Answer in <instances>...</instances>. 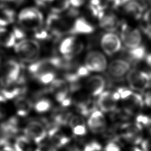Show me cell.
I'll use <instances>...</instances> for the list:
<instances>
[{"label": "cell", "instance_id": "cell-1", "mask_svg": "<svg viewBox=\"0 0 151 151\" xmlns=\"http://www.w3.org/2000/svg\"><path fill=\"white\" fill-rule=\"evenodd\" d=\"M19 24L25 29L37 31L43 25L44 17L42 14L34 7L26 8L22 9L18 15Z\"/></svg>", "mask_w": 151, "mask_h": 151}, {"label": "cell", "instance_id": "cell-2", "mask_svg": "<svg viewBox=\"0 0 151 151\" xmlns=\"http://www.w3.org/2000/svg\"><path fill=\"white\" fill-rule=\"evenodd\" d=\"M14 47L19 58L26 63L35 62L40 55V45L34 40H22Z\"/></svg>", "mask_w": 151, "mask_h": 151}, {"label": "cell", "instance_id": "cell-3", "mask_svg": "<svg viewBox=\"0 0 151 151\" xmlns=\"http://www.w3.org/2000/svg\"><path fill=\"white\" fill-rule=\"evenodd\" d=\"M22 69V66L14 60H8L5 63L2 67L4 84L7 86L14 84H23L25 82V77Z\"/></svg>", "mask_w": 151, "mask_h": 151}, {"label": "cell", "instance_id": "cell-4", "mask_svg": "<svg viewBox=\"0 0 151 151\" xmlns=\"http://www.w3.org/2000/svg\"><path fill=\"white\" fill-rule=\"evenodd\" d=\"M127 81L132 90L143 91L151 86V73L133 69L128 72Z\"/></svg>", "mask_w": 151, "mask_h": 151}, {"label": "cell", "instance_id": "cell-5", "mask_svg": "<svg viewBox=\"0 0 151 151\" xmlns=\"http://www.w3.org/2000/svg\"><path fill=\"white\" fill-rule=\"evenodd\" d=\"M83 48L84 45L80 40L74 36H70L61 41L58 50L64 58L71 60L83 51Z\"/></svg>", "mask_w": 151, "mask_h": 151}, {"label": "cell", "instance_id": "cell-6", "mask_svg": "<svg viewBox=\"0 0 151 151\" xmlns=\"http://www.w3.org/2000/svg\"><path fill=\"white\" fill-rule=\"evenodd\" d=\"M47 28L51 34L59 37L70 31V26L68 21L56 13H52L48 15L46 20Z\"/></svg>", "mask_w": 151, "mask_h": 151}, {"label": "cell", "instance_id": "cell-7", "mask_svg": "<svg viewBox=\"0 0 151 151\" xmlns=\"http://www.w3.org/2000/svg\"><path fill=\"white\" fill-rule=\"evenodd\" d=\"M19 132L17 117L12 116L0 123V147L9 145V141Z\"/></svg>", "mask_w": 151, "mask_h": 151}, {"label": "cell", "instance_id": "cell-8", "mask_svg": "<svg viewBox=\"0 0 151 151\" xmlns=\"http://www.w3.org/2000/svg\"><path fill=\"white\" fill-rule=\"evenodd\" d=\"M84 65L90 71L103 72L107 67V61L105 55L96 50L87 53L84 60Z\"/></svg>", "mask_w": 151, "mask_h": 151}, {"label": "cell", "instance_id": "cell-9", "mask_svg": "<svg viewBox=\"0 0 151 151\" xmlns=\"http://www.w3.org/2000/svg\"><path fill=\"white\" fill-rule=\"evenodd\" d=\"M120 37L124 45L129 49L136 48L142 42V35L139 29L132 28L126 24H123L121 27Z\"/></svg>", "mask_w": 151, "mask_h": 151}, {"label": "cell", "instance_id": "cell-10", "mask_svg": "<svg viewBox=\"0 0 151 151\" xmlns=\"http://www.w3.org/2000/svg\"><path fill=\"white\" fill-rule=\"evenodd\" d=\"M24 133L31 140L40 143L47 136V130L44 125L37 121H30L25 126Z\"/></svg>", "mask_w": 151, "mask_h": 151}, {"label": "cell", "instance_id": "cell-11", "mask_svg": "<svg viewBox=\"0 0 151 151\" xmlns=\"http://www.w3.org/2000/svg\"><path fill=\"white\" fill-rule=\"evenodd\" d=\"M100 45L103 51L111 55L119 51L122 48V41L119 36L112 32L104 34L100 40Z\"/></svg>", "mask_w": 151, "mask_h": 151}, {"label": "cell", "instance_id": "cell-12", "mask_svg": "<svg viewBox=\"0 0 151 151\" xmlns=\"http://www.w3.org/2000/svg\"><path fill=\"white\" fill-rule=\"evenodd\" d=\"M28 70L29 73L35 78L40 74L47 71H54L57 68L54 63L53 57H51L35 61L29 65Z\"/></svg>", "mask_w": 151, "mask_h": 151}, {"label": "cell", "instance_id": "cell-13", "mask_svg": "<svg viewBox=\"0 0 151 151\" xmlns=\"http://www.w3.org/2000/svg\"><path fill=\"white\" fill-rule=\"evenodd\" d=\"M87 126L91 132L98 133L104 130L106 126V120L100 110H94L87 120Z\"/></svg>", "mask_w": 151, "mask_h": 151}, {"label": "cell", "instance_id": "cell-14", "mask_svg": "<svg viewBox=\"0 0 151 151\" xmlns=\"http://www.w3.org/2000/svg\"><path fill=\"white\" fill-rule=\"evenodd\" d=\"M130 64L127 61L116 59L109 64L108 72L111 77L118 78L123 77L130 71Z\"/></svg>", "mask_w": 151, "mask_h": 151}, {"label": "cell", "instance_id": "cell-15", "mask_svg": "<svg viewBox=\"0 0 151 151\" xmlns=\"http://www.w3.org/2000/svg\"><path fill=\"white\" fill-rule=\"evenodd\" d=\"M144 99L135 93H132L128 97L123 100V106L124 110L129 114H134L140 111L144 105Z\"/></svg>", "mask_w": 151, "mask_h": 151}, {"label": "cell", "instance_id": "cell-16", "mask_svg": "<svg viewBox=\"0 0 151 151\" xmlns=\"http://www.w3.org/2000/svg\"><path fill=\"white\" fill-rule=\"evenodd\" d=\"M50 90L53 93L57 101L61 103L68 97L69 88L65 81L62 79H54L50 87Z\"/></svg>", "mask_w": 151, "mask_h": 151}, {"label": "cell", "instance_id": "cell-17", "mask_svg": "<svg viewBox=\"0 0 151 151\" xmlns=\"http://www.w3.org/2000/svg\"><path fill=\"white\" fill-rule=\"evenodd\" d=\"M105 86L104 78L99 75L92 76L87 80L86 84L87 91L93 96H99L104 91Z\"/></svg>", "mask_w": 151, "mask_h": 151}, {"label": "cell", "instance_id": "cell-18", "mask_svg": "<svg viewBox=\"0 0 151 151\" xmlns=\"http://www.w3.org/2000/svg\"><path fill=\"white\" fill-rule=\"evenodd\" d=\"M117 101L113 97L111 92L104 91L99 96L97 105L102 112L107 113L114 110Z\"/></svg>", "mask_w": 151, "mask_h": 151}, {"label": "cell", "instance_id": "cell-19", "mask_svg": "<svg viewBox=\"0 0 151 151\" xmlns=\"http://www.w3.org/2000/svg\"><path fill=\"white\" fill-rule=\"evenodd\" d=\"M94 31V27L84 18H77L71 26L69 33L71 34H88Z\"/></svg>", "mask_w": 151, "mask_h": 151}, {"label": "cell", "instance_id": "cell-20", "mask_svg": "<svg viewBox=\"0 0 151 151\" xmlns=\"http://www.w3.org/2000/svg\"><path fill=\"white\" fill-rule=\"evenodd\" d=\"M99 25L104 29L113 32L117 29L120 25V21L117 17L113 13L104 14L99 18Z\"/></svg>", "mask_w": 151, "mask_h": 151}, {"label": "cell", "instance_id": "cell-21", "mask_svg": "<svg viewBox=\"0 0 151 151\" xmlns=\"http://www.w3.org/2000/svg\"><path fill=\"white\" fill-rule=\"evenodd\" d=\"M14 106L17 114L19 117H25L30 112L32 104L28 98L21 96L15 99Z\"/></svg>", "mask_w": 151, "mask_h": 151}, {"label": "cell", "instance_id": "cell-22", "mask_svg": "<svg viewBox=\"0 0 151 151\" xmlns=\"http://www.w3.org/2000/svg\"><path fill=\"white\" fill-rule=\"evenodd\" d=\"M123 9L124 12L127 14L138 19L142 15L144 11V6L138 1L132 0L124 4Z\"/></svg>", "mask_w": 151, "mask_h": 151}, {"label": "cell", "instance_id": "cell-23", "mask_svg": "<svg viewBox=\"0 0 151 151\" xmlns=\"http://www.w3.org/2000/svg\"><path fill=\"white\" fill-rule=\"evenodd\" d=\"M69 124L72 132L76 136H82L86 134L87 128L83 119L78 116H73L69 120Z\"/></svg>", "mask_w": 151, "mask_h": 151}, {"label": "cell", "instance_id": "cell-24", "mask_svg": "<svg viewBox=\"0 0 151 151\" xmlns=\"http://www.w3.org/2000/svg\"><path fill=\"white\" fill-rule=\"evenodd\" d=\"M58 130L57 128H54L50 130L49 134L53 146L55 147H60L68 143L70 139L67 136L58 133Z\"/></svg>", "mask_w": 151, "mask_h": 151}, {"label": "cell", "instance_id": "cell-25", "mask_svg": "<svg viewBox=\"0 0 151 151\" xmlns=\"http://www.w3.org/2000/svg\"><path fill=\"white\" fill-rule=\"evenodd\" d=\"M0 44L8 48L13 47L15 44L14 34L2 27H0Z\"/></svg>", "mask_w": 151, "mask_h": 151}, {"label": "cell", "instance_id": "cell-26", "mask_svg": "<svg viewBox=\"0 0 151 151\" xmlns=\"http://www.w3.org/2000/svg\"><path fill=\"white\" fill-rule=\"evenodd\" d=\"M31 140L25 135H19L15 137L14 148L15 151H29L31 149Z\"/></svg>", "mask_w": 151, "mask_h": 151}, {"label": "cell", "instance_id": "cell-27", "mask_svg": "<svg viewBox=\"0 0 151 151\" xmlns=\"http://www.w3.org/2000/svg\"><path fill=\"white\" fill-rule=\"evenodd\" d=\"M49 7L52 13H61L67 10L70 6L69 0H49Z\"/></svg>", "mask_w": 151, "mask_h": 151}, {"label": "cell", "instance_id": "cell-28", "mask_svg": "<svg viewBox=\"0 0 151 151\" xmlns=\"http://www.w3.org/2000/svg\"><path fill=\"white\" fill-rule=\"evenodd\" d=\"M127 55L130 60L134 61H139L146 57V48L144 46L139 45L136 48L129 49Z\"/></svg>", "mask_w": 151, "mask_h": 151}, {"label": "cell", "instance_id": "cell-29", "mask_svg": "<svg viewBox=\"0 0 151 151\" xmlns=\"http://www.w3.org/2000/svg\"><path fill=\"white\" fill-rule=\"evenodd\" d=\"M51 107V102L47 99H41L38 100L34 104V109L35 111L39 113H45Z\"/></svg>", "mask_w": 151, "mask_h": 151}, {"label": "cell", "instance_id": "cell-30", "mask_svg": "<svg viewBox=\"0 0 151 151\" xmlns=\"http://www.w3.org/2000/svg\"><path fill=\"white\" fill-rule=\"evenodd\" d=\"M55 74L54 71H47L40 74L35 77V78L41 84H48L51 83V82L55 79Z\"/></svg>", "mask_w": 151, "mask_h": 151}, {"label": "cell", "instance_id": "cell-31", "mask_svg": "<svg viewBox=\"0 0 151 151\" xmlns=\"http://www.w3.org/2000/svg\"><path fill=\"white\" fill-rule=\"evenodd\" d=\"M143 21L146 25V32L149 33L151 31V8L147 10L143 15Z\"/></svg>", "mask_w": 151, "mask_h": 151}, {"label": "cell", "instance_id": "cell-32", "mask_svg": "<svg viewBox=\"0 0 151 151\" xmlns=\"http://www.w3.org/2000/svg\"><path fill=\"white\" fill-rule=\"evenodd\" d=\"M101 145L97 142H91L87 144L84 148L83 151H100Z\"/></svg>", "mask_w": 151, "mask_h": 151}, {"label": "cell", "instance_id": "cell-33", "mask_svg": "<svg viewBox=\"0 0 151 151\" xmlns=\"http://www.w3.org/2000/svg\"><path fill=\"white\" fill-rule=\"evenodd\" d=\"M90 72L89 70L85 65H81L78 67L76 71V74L80 78L88 76Z\"/></svg>", "mask_w": 151, "mask_h": 151}, {"label": "cell", "instance_id": "cell-34", "mask_svg": "<svg viewBox=\"0 0 151 151\" xmlns=\"http://www.w3.org/2000/svg\"><path fill=\"white\" fill-rule=\"evenodd\" d=\"M34 37L38 40H45L49 37V34L48 32L45 30H38L35 32Z\"/></svg>", "mask_w": 151, "mask_h": 151}, {"label": "cell", "instance_id": "cell-35", "mask_svg": "<svg viewBox=\"0 0 151 151\" xmlns=\"http://www.w3.org/2000/svg\"><path fill=\"white\" fill-rule=\"evenodd\" d=\"M12 33L14 34V35L15 39H17V40H21L25 37V32L22 29H21L18 27L14 28Z\"/></svg>", "mask_w": 151, "mask_h": 151}, {"label": "cell", "instance_id": "cell-36", "mask_svg": "<svg viewBox=\"0 0 151 151\" xmlns=\"http://www.w3.org/2000/svg\"><path fill=\"white\" fill-rule=\"evenodd\" d=\"M104 151H120V147L114 142H110L106 146Z\"/></svg>", "mask_w": 151, "mask_h": 151}, {"label": "cell", "instance_id": "cell-37", "mask_svg": "<svg viewBox=\"0 0 151 151\" xmlns=\"http://www.w3.org/2000/svg\"><path fill=\"white\" fill-rule=\"evenodd\" d=\"M70 4L74 8H78L83 5L84 3V0H69Z\"/></svg>", "mask_w": 151, "mask_h": 151}, {"label": "cell", "instance_id": "cell-38", "mask_svg": "<svg viewBox=\"0 0 151 151\" xmlns=\"http://www.w3.org/2000/svg\"><path fill=\"white\" fill-rule=\"evenodd\" d=\"M42 151H56L54 146L50 145H42L40 146Z\"/></svg>", "mask_w": 151, "mask_h": 151}, {"label": "cell", "instance_id": "cell-39", "mask_svg": "<svg viewBox=\"0 0 151 151\" xmlns=\"http://www.w3.org/2000/svg\"><path fill=\"white\" fill-rule=\"evenodd\" d=\"M79 14V11L76 9V8H74L73 7L72 8H71L68 13H67V15L69 17H76Z\"/></svg>", "mask_w": 151, "mask_h": 151}, {"label": "cell", "instance_id": "cell-40", "mask_svg": "<svg viewBox=\"0 0 151 151\" xmlns=\"http://www.w3.org/2000/svg\"><path fill=\"white\" fill-rule=\"evenodd\" d=\"M144 103L149 107L151 108V93L147 94L144 99Z\"/></svg>", "mask_w": 151, "mask_h": 151}, {"label": "cell", "instance_id": "cell-41", "mask_svg": "<svg viewBox=\"0 0 151 151\" xmlns=\"http://www.w3.org/2000/svg\"><path fill=\"white\" fill-rule=\"evenodd\" d=\"M0 151H15V150L9 145H7L0 147Z\"/></svg>", "mask_w": 151, "mask_h": 151}, {"label": "cell", "instance_id": "cell-42", "mask_svg": "<svg viewBox=\"0 0 151 151\" xmlns=\"http://www.w3.org/2000/svg\"><path fill=\"white\" fill-rule=\"evenodd\" d=\"M49 0H35V3L39 6H45L47 4H48Z\"/></svg>", "mask_w": 151, "mask_h": 151}, {"label": "cell", "instance_id": "cell-43", "mask_svg": "<svg viewBox=\"0 0 151 151\" xmlns=\"http://www.w3.org/2000/svg\"><path fill=\"white\" fill-rule=\"evenodd\" d=\"M145 60L147 64L151 67V54H149L146 55Z\"/></svg>", "mask_w": 151, "mask_h": 151}, {"label": "cell", "instance_id": "cell-44", "mask_svg": "<svg viewBox=\"0 0 151 151\" xmlns=\"http://www.w3.org/2000/svg\"><path fill=\"white\" fill-rule=\"evenodd\" d=\"M6 101H7V100L5 99V97L2 94L0 93V104L5 103Z\"/></svg>", "mask_w": 151, "mask_h": 151}, {"label": "cell", "instance_id": "cell-45", "mask_svg": "<svg viewBox=\"0 0 151 151\" xmlns=\"http://www.w3.org/2000/svg\"><path fill=\"white\" fill-rule=\"evenodd\" d=\"M131 151H144V150H143L140 149V148H139V147H135L133 148V149L131 150Z\"/></svg>", "mask_w": 151, "mask_h": 151}, {"label": "cell", "instance_id": "cell-46", "mask_svg": "<svg viewBox=\"0 0 151 151\" xmlns=\"http://www.w3.org/2000/svg\"><path fill=\"white\" fill-rule=\"evenodd\" d=\"M1 1H14V2H20L21 0H1Z\"/></svg>", "mask_w": 151, "mask_h": 151}, {"label": "cell", "instance_id": "cell-47", "mask_svg": "<svg viewBox=\"0 0 151 151\" xmlns=\"http://www.w3.org/2000/svg\"><path fill=\"white\" fill-rule=\"evenodd\" d=\"M4 116V112L1 110V108L0 107V119H1Z\"/></svg>", "mask_w": 151, "mask_h": 151}, {"label": "cell", "instance_id": "cell-48", "mask_svg": "<svg viewBox=\"0 0 151 151\" xmlns=\"http://www.w3.org/2000/svg\"><path fill=\"white\" fill-rule=\"evenodd\" d=\"M4 84V83H3V81H2V80H1V78H0V88H1V86H2Z\"/></svg>", "mask_w": 151, "mask_h": 151}, {"label": "cell", "instance_id": "cell-49", "mask_svg": "<svg viewBox=\"0 0 151 151\" xmlns=\"http://www.w3.org/2000/svg\"><path fill=\"white\" fill-rule=\"evenodd\" d=\"M35 151H42V150H41V148H40V147H38L37 149H35Z\"/></svg>", "mask_w": 151, "mask_h": 151}, {"label": "cell", "instance_id": "cell-50", "mask_svg": "<svg viewBox=\"0 0 151 151\" xmlns=\"http://www.w3.org/2000/svg\"><path fill=\"white\" fill-rule=\"evenodd\" d=\"M71 151H79L78 150H71Z\"/></svg>", "mask_w": 151, "mask_h": 151}]
</instances>
